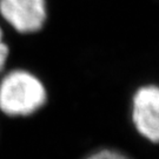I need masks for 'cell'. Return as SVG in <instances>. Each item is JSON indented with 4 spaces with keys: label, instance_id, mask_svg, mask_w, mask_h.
Masks as SVG:
<instances>
[{
    "label": "cell",
    "instance_id": "cell-1",
    "mask_svg": "<svg viewBox=\"0 0 159 159\" xmlns=\"http://www.w3.org/2000/svg\"><path fill=\"white\" fill-rule=\"evenodd\" d=\"M41 80L26 70H12L0 80V111L7 117H27L45 106Z\"/></svg>",
    "mask_w": 159,
    "mask_h": 159
},
{
    "label": "cell",
    "instance_id": "cell-2",
    "mask_svg": "<svg viewBox=\"0 0 159 159\" xmlns=\"http://www.w3.org/2000/svg\"><path fill=\"white\" fill-rule=\"evenodd\" d=\"M0 16L19 33H35L46 23V0H0Z\"/></svg>",
    "mask_w": 159,
    "mask_h": 159
},
{
    "label": "cell",
    "instance_id": "cell-3",
    "mask_svg": "<svg viewBox=\"0 0 159 159\" xmlns=\"http://www.w3.org/2000/svg\"><path fill=\"white\" fill-rule=\"evenodd\" d=\"M132 120L139 134L159 144V87H140L133 97Z\"/></svg>",
    "mask_w": 159,
    "mask_h": 159
},
{
    "label": "cell",
    "instance_id": "cell-4",
    "mask_svg": "<svg viewBox=\"0 0 159 159\" xmlns=\"http://www.w3.org/2000/svg\"><path fill=\"white\" fill-rule=\"evenodd\" d=\"M85 159H132L130 156L113 148H102L92 154L87 156Z\"/></svg>",
    "mask_w": 159,
    "mask_h": 159
},
{
    "label": "cell",
    "instance_id": "cell-5",
    "mask_svg": "<svg viewBox=\"0 0 159 159\" xmlns=\"http://www.w3.org/2000/svg\"><path fill=\"white\" fill-rule=\"evenodd\" d=\"M2 30L0 27V73L4 71L6 65V61H7V58H8V54H10V50H8V46L5 44V41L2 39Z\"/></svg>",
    "mask_w": 159,
    "mask_h": 159
}]
</instances>
